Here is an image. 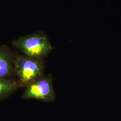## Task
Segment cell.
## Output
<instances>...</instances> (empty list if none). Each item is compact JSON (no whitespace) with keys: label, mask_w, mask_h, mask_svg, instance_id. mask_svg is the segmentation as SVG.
<instances>
[{"label":"cell","mask_w":121,"mask_h":121,"mask_svg":"<svg viewBox=\"0 0 121 121\" xmlns=\"http://www.w3.org/2000/svg\"><path fill=\"white\" fill-rule=\"evenodd\" d=\"M15 52L9 47L0 46V78H13L16 76L13 61Z\"/></svg>","instance_id":"obj_4"},{"label":"cell","mask_w":121,"mask_h":121,"mask_svg":"<svg viewBox=\"0 0 121 121\" xmlns=\"http://www.w3.org/2000/svg\"><path fill=\"white\" fill-rule=\"evenodd\" d=\"M14 70L21 87H25L45 76L43 59H36L15 52Z\"/></svg>","instance_id":"obj_1"},{"label":"cell","mask_w":121,"mask_h":121,"mask_svg":"<svg viewBox=\"0 0 121 121\" xmlns=\"http://www.w3.org/2000/svg\"><path fill=\"white\" fill-rule=\"evenodd\" d=\"M20 87L17 80L0 78V101L8 98Z\"/></svg>","instance_id":"obj_5"},{"label":"cell","mask_w":121,"mask_h":121,"mask_svg":"<svg viewBox=\"0 0 121 121\" xmlns=\"http://www.w3.org/2000/svg\"><path fill=\"white\" fill-rule=\"evenodd\" d=\"M13 45L23 55L40 59L48 56L52 48L48 37L42 32L21 37L14 40Z\"/></svg>","instance_id":"obj_2"},{"label":"cell","mask_w":121,"mask_h":121,"mask_svg":"<svg viewBox=\"0 0 121 121\" xmlns=\"http://www.w3.org/2000/svg\"><path fill=\"white\" fill-rule=\"evenodd\" d=\"M22 99H38L47 102L54 101L56 94L52 86V75L49 74L26 86Z\"/></svg>","instance_id":"obj_3"}]
</instances>
